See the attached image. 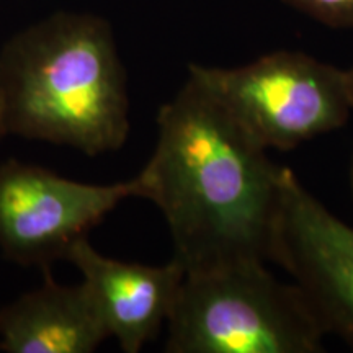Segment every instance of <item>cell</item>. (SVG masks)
<instances>
[{
    "label": "cell",
    "instance_id": "cell-1",
    "mask_svg": "<svg viewBox=\"0 0 353 353\" xmlns=\"http://www.w3.org/2000/svg\"><path fill=\"white\" fill-rule=\"evenodd\" d=\"M138 175L185 273L270 262L283 167L195 79L159 110L156 148Z\"/></svg>",
    "mask_w": 353,
    "mask_h": 353
},
{
    "label": "cell",
    "instance_id": "cell-2",
    "mask_svg": "<svg viewBox=\"0 0 353 353\" xmlns=\"http://www.w3.org/2000/svg\"><path fill=\"white\" fill-rule=\"evenodd\" d=\"M7 136L69 145L87 156L118 151L130 132L126 72L110 25L59 12L0 51Z\"/></svg>",
    "mask_w": 353,
    "mask_h": 353
},
{
    "label": "cell",
    "instance_id": "cell-3",
    "mask_svg": "<svg viewBox=\"0 0 353 353\" xmlns=\"http://www.w3.org/2000/svg\"><path fill=\"white\" fill-rule=\"evenodd\" d=\"M167 330L169 353L324 352L306 299L262 262L185 273Z\"/></svg>",
    "mask_w": 353,
    "mask_h": 353
},
{
    "label": "cell",
    "instance_id": "cell-4",
    "mask_svg": "<svg viewBox=\"0 0 353 353\" xmlns=\"http://www.w3.org/2000/svg\"><path fill=\"white\" fill-rule=\"evenodd\" d=\"M201 83L262 148L291 151L345 125V72L299 51H275L239 68L190 64Z\"/></svg>",
    "mask_w": 353,
    "mask_h": 353
},
{
    "label": "cell",
    "instance_id": "cell-5",
    "mask_svg": "<svg viewBox=\"0 0 353 353\" xmlns=\"http://www.w3.org/2000/svg\"><path fill=\"white\" fill-rule=\"evenodd\" d=\"M128 198H143L139 175L82 183L8 159L0 165V250L12 262L48 270Z\"/></svg>",
    "mask_w": 353,
    "mask_h": 353
},
{
    "label": "cell",
    "instance_id": "cell-6",
    "mask_svg": "<svg viewBox=\"0 0 353 353\" xmlns=\"http://www.w3.org/2000/svg\"><path fill=\"white\" fill-rule=\"evenodd\" d=\"M270 262L306 299L324 335L353 348V228L283 167Z\"/></svg>",
    "mask_w": 353,
    "mask_h": 353
},
{
    "label": "cell",
    "instance_id": "cell-7",
    "mask_svg": "<svg viewBox=\"0 0 353 353\" xmlns=\"http://www.w3.org/2000/svg\"><path fill=\"white\" fill-rule=\"evenodd\" d=\"M70 263L90 290L108 335L125 353L143 350L167 324L185 280V268L121 262L100 254L87 237L69 250Z\"/></svg>",
    "mask_w": 353,
    "mask_h": 353
},
{
    "label": "cell",
    "instance_id": "cell-8",
    "mask_svg": "<svg viewBox=\"0 0 353 353\" xmlns=\"http://www.w3.org/2000/svg\"><path fill=\"white\" fill-rule=\"evenodd\" d=\"M107 339L87 285H59L48 270L39 288L0 309V350L7 353H92Z\"/></svg>",
    "mask_w": 353,
    "mask_h": 353
},
{
    "label": "cell",
    "instance_id": "cell-9",
    "mask_svg": "<svg viewBox=\"0 0 353 353\" xmlns=\"http://www.w3.org/2000/svg\"><path fill=\"white\" fill-rule=\"evenodd\" d=\"M322 25L339 30H353V0H283Z\"/></svg>",
    "mask_w": 353,
    "mask_h": 353
},
{
    "label": "cell",
    "instance_id": "cell-10",
    "mask_svg": "<svg viewBox=\"0 0 353 353\" xmlns=\"http://www.w3.org/2000/svg\"><path fill=\"white\" fill-rule=\"evenodd\" d=\"M343 72H345V87H347L348 101H350V107L353 112V68L343 70Z\"/></svg>",
    "mask_w": 353,
    "mask_h": 353
},
{
    "label": "cell",
    "instance_id": "cell-11",
    "mask_svg": "<svg viewBox=\"0 0 353 353\" xmlns=\"http://www.w3.org/2000/svg\"><path fill=\"white\" fill-rule=\"evenodd\" d=\"M3 138H7V131H6V125H3L2 108H0V141H2Z\"/></svg>",
    "mask_w": 353,
    "mask_h": 353
},
{
    "label": "cell",
    "instance_id": "cell-12",
    "mask_svg": "<svg viewBox=\"0 0 353 353\" xmlns=\"http://www.w3.org/2000/svg\"><path fill=\"white\" fill-rule=\"evenodd\" d=\"M348 182H350V192H352V198H353V154H352V161H350V169H348Z\"/></svg>",
    "mask_w": 353,
    "mask_h": 353
}]
</instances>
